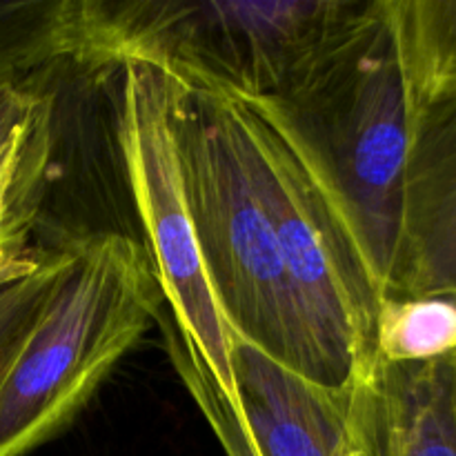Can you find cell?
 <instances>
[{"instance_id": "obj_3", "label": "cell", "mask_w": 456, "mask_h": 456, "mask_svg": "<svg viewBox=\"0 0 456 456\" xmlns=\"http://www.w3.org/2000/svg\"><path fill=\"white\" fill-rule=\"evenodd\" d=\"M163 307L145 245L120 232L67 243L56 283L0 370V456H27L65 432Z\"/></svg>"}, {"instance_id": "obj_4", "label": "cell", "mask_w": 456, "mask_h": 456, "mask_svg": "<svg viewBox=\"0 0 456 456\" xmlns=\"http://www.w3.org/2000/svg\"><path fill=\"white\" fill-rule=\"evenodd\" d=\"M370 0H80L83 65L147 61L243 102L288 92Z\"/></svg>"}, {"instance_id": "obj_2", "label": "cell", "mask_w": 456, "mask_h": 456, "mask_svg": "<svg viewBox=\"0 0 456 456\" xmlns=\"http://www.w3.org/2000/svg\"><path fill=\"white\" fill-rule=\"evenodd\" d=\"M167 71L183 190L218 307L236 338L321 386L267 209L252 114L221 89Z\"/></svg>"}, {"instance_id": "obj_12", "label": "cell", "mask_w": 456, "mask_h": 456, "mask_svg": "<svg viewBox=\"0 0 456 456\" xmlns=\"http://www.w3.org/2000/svg\"><path fill=\"white\" fill-rule=\"evenodd\" d=\"M456 352V298L383 297L374 321V359L432 363Z\"/></svg>"}, {"instance_id": "obj_13", "label": "cell", "mask_w": 456, "mask_h": 456, "mask_svg": "<svg viewBox=\"0 0 456 456\" xmlns=\"http://www.w3.org/2000/svg\"><path fill=\"white\" fill-rule=\"evenodd\" d=\"M65 256L67 245L58 249L56 256L36 274L0 285V370L13 354L20 338L25 337L34 316L38 314L40 305H43L49 289L53 288L58 274H61Z\"/></svg>"}, {"instance_id": "obj_9", "label": "cell", "mask_w": 456, "mask_h": 456, "mask_svg": "<svg viewBox=\"0 0 456 456\" xmlns=\"http://www.w3.org/2000/svg\"><path fill=\"white\" fill-rule=\"evenodd\" d=\"M352 456H456V352L432 363L374 361L350 390Z\"/></svg>"}, {"instance_id": "obj_1", "label": "cell", "mask_w": 456, "mask_h": 456, "mask_svg": "<svg viewBox=\"0 0 456 456\" xmlns=\"http://www.w3.org/2000/svg\"><path fill=\"white\" fill-rule=\"evenodd\" d=\"M245 105L310 174L386 297L399 265L414 127L390 0H370L288 92Z\"/></svg>"}, {"instance_id": "obj_8", "label": "cell", "mask_w": 456, "mask_h": 456, "mask_svg": "<svg viewBox=\"0 0 456 456\" xmlns=\"http://www.w3.org/2000/svg\"><path fill=\"white\" fill-rule=\"evenodd\" d=\"M386 297L456 298V98L414 116L403 239Z\"/></svg>"}, {"instance_id": "obj_6", "label": "cell", "mask_w": 456, "mask_h": 456, "mask_svg": "<svg viewBox=\"0 0 456 456\" xmlns=\"http://www.w3.org/2000/svg\"><path fill=\"white\" fill-rule=\"evenodd\" d=\"M239 412L212 383L176 370L225 456H352L350 390H328L236 338Z\"/></svg>"}, {"instance_id": "obj_11", "label": "cell", "mask_w": 456, "mask_h": 456, "mask_svg": "<svg viewBox=\"0 0 456 456\" xmlns=\"http://www.w3.org/2000/svg\"><path fill=\"white\" fill-rule=\"evenodd\" d=\"M80 58V0L0 3V83Z\"/></svg>"}, {"instance_id": "obj_10", "label": "cell", "mask_w": 456, "mask_h": 456, "mask_svg": "<svg viewBox=\"0 0 456 456\" xmlns=\"http://www.w3.org/2000/svg\"><path fill=\"white\" fill-rule=\"evenodd\" d=\"M414 116L456 98V0H390Z\"/></svg>"}, {"instance_id": "obj_5", "label": "cell", "mask_w": 456, "mask_h": 456, "mask_svg": "<svg viewBox=\"0 0 456 456\" xmlns=\"http://www.w3.org/2000/svg\"><path fill=\"white\" fill-rule=\"evenodd\" d=\"M116 136L123 154L129 194L145 234L165 307V330L174 368H187L212 383L239 412L232 334L212 292L183 190L181 165L172 132V78L147 61L120 62Z\"/></svg>"}, {"instance_id": "obj_7", "label": "cell", "mask_w": 456, "mask_h": 456, "mask_svg": "<svg viewBox=\"0 0 456 456\" xmlns=\"http://www.w3.org/2000/svg\"><path fill=\"white\" fill-rule=\"evenodd\" d=\"M56 145V94L43 78L0 83V285L36 274L58 254L38 243Z\"/></svg>"}]
</instances>
